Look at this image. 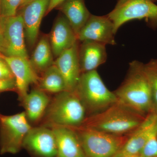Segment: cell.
I'll use <instances>...</instances> for the list:
<instances>
[{
    "mask_svg": "<svg viewBox=\"0 0 157 157\" xmlns=\"http://www.w3.org/2000/svg\"><path fill=\"white\" fill-rule=\"evenodd\" d=\"M25 112L12 115L0 113V154H16L32 128Z\"/></svg>",
    "mask_w": 157,
    "mask_h": 157,
    "instance_id": "6",
    "label": "cell"
},
{
    "mask_svg": "<svg viewBox=\"0 0 157 157\" xmlns=\"http://www.w3.org/2000/svg\"><path fill=\"white\" fill-rule=\"evenodd\" d=\"M114 93L118 101L146 117L153 112L151 90L144 64L133 61L129 64L126 77Z\"/></svg>",
    "mask_w": 157,
    "mask_h": 157,
    "instance_id": "1",
    "label": "cell"
},
{
    "mask_svg": "<svg viewBox=\"0 0 157 157\" xmlns=\"http://www.w3.org/2000/svg\"><path fill=\"white\" fill-rule=\"evenodd\" d=\"M23 148L33 157H56V140L52 129L45 126L32 127L25 138Z\"/></svg>",
    "mask_w": 157,
    "mask_h": 157,
    "instance_id": "9",
    "label": "cell"
},
{
    "mask_svg": "<svg viewBox=\"0 0 157 157\" xmlns=\"http://www.w3.org/2000/svg\"><path fill=\"white\" fill-rule=\"evenodd\" d=\"M53 131L56 140V157H85L78 137L70 127L54 126Z\"/></svg>",
    "mask_w": 157,
    "mask_h": 157,
    "instance_id": "17",
    "label": "cell"
},
{
    "mask_svg": "<svg viewBox=\"0 0 157 157\" xmlns=\"http://www.w3.org/2000/svg\"><path fill=\"white\" fill-rule=\"evenodd\" d=\"M78 42L62 52L56 58L54 64L62 74L67 91H74L81 75L78 60Z\"/></svg>",
    "mask_w": 157,
    "mask_h": 157,
    "instance_id": "13",
    "label": "cell"
},
{
    "mask_svg": "<svg viewBox=\"0 0 157 157\" xmlns=\"http://www.w3.org/2000/svg\"><path fill=\"white\" fill-rule=\"evenodd\" d=\"M30 63L37 73H43L53 64V55L51 47L49 37L42 36L37 42Z\"/></svg>",
    "mask_w": 157,
    "mask_h": 157,
    "instance_id": "20",
    "label": "cell"
},
{
    "mask_svg": "<svg viewBox=\"0 0 157 157\" xmlns=\"http://www.w3.org/2000/svg\"><path fill=\"white\" fill-rule=\"evenodd\" d=\"M46 93L36 89L32 90L21 101L29 122L36 123L44 116L50 102Z\"/></svg>",
    "mask_w": 157,
    "mask_h": 157,
    "instance_id": "19",
    "label": "cell"
},
{
    "mask_svg": "<svg viewBox=\"0 0 157 157\" xmlns=\"http://www.w3.org/2000/svg\"><path fill=\"white\" fill-rule=\"evenodd\" d=\"M0 21L2 26L0 53L5 56L29 59L21 15L19 14L13 17H0Z\"/></svg>",
    "mask_w": 157,
    "mask_h": 157,
    "instance_id": "7",
    "label": "cell"
},
{
    "mask_svg": "<svg viewBox=\"0 0 157 157\" xmlns=\"http://www.w3.org/2000/svg\"><path fill=\"white\" fill-rule=\"evenodd\" d=\"M145 118L118 101L101 112L86 117L81 126L108 134L129 135Z\"/></svg>",
    "mask_w": 157,
    "mask_h": 157,
    "instance_id": "2",
    "label": "cell"
},
{
    "mask_svg": "<svg viewBox=\"0 0 157 157\" xmlns=\"http://www.w3.org/2000/svg\"><path fill=\"white\" fill-rule=\"evenodd\" d=\"M22 0H0V17H10L17 14Z\"/></svg>",
    "mask_w": 157,
    "mask_h": 157,
    "instance_id": "24",
    "label": "cell"
},
{
    "mask_svg": "<svg viewBox=\"0 0 157 157\" xmlns=\"http://www.w3.org/2000/svg\"><path fill=\"white\" fill-rule=\"evenodd\" d=\"M129 0H118L117 4L115 8H118L123 5L125 3H126Z\"/></svg>",
    "mask_w": 157,
    "mask_h": 157,
    "instance_id": "28",
    "label": "cell"
},
{
    "mask_svg": "<svg viewBox=\"0 0 157 157\" xmlns=\"http://www.w3.org/2000/svg\"><path fill=\"white\" fill-rule=\"evenodd\" d=\"M43 125L76 127L86 117L85 108L75 91L56 94L50 101L44 116Z\"/></svg>",
    "mask_w": 157,
    "mask_h": 157,
    "instance_id": "3",
    "label": "cell"
},
{
    "mask_svg": "<svg viewBox=\"0 0 157 157\" xmlns=\"http://www.w3.org/2000/svg\"><path fill=\"white\" fill-rule=\"evenodd\" d=\"M0 79H15L14 76L8 63L0 53Z\"/></svg>",
    "mask_w": 157,
    "mask_h": 157,
    "instance_id": "25",
    "label": "cell"
},
{
    "mask_svg": "<svg viewBox=\"0 0 157 157\" xmlns=\"http://www.w3.org/2000/svg\"><path fill=\"white\" fill-rule=\"evenodd\" d=\"M2 56L8 63L13 73L17 88L16 92L18 94V99L21 102L29 93L30 86L38 85L40 77L32 67L29 59Z\"/></svg>",
    "mask_w": 157,
    "mask_h": 157,
    "instance_id": "12",
    "label": "cell"
},
{
    "mask_svg": "<svg viewBox=\"0 0 157 157\" xmlns=\"http://www.w3.org/2000/svg\"><path fill=\"white\" fill-rule=\"evenodd\" d=\"M65 1L66 0H50L46 14H48L54 9L57 8Z\"/></svg>",
    "mask_w": 157,
    "mask_h": 157,
    "instance_id": "27",
    "label": "cell"
},
{
    "mask_svg": "<svg viewBox=\"0 0 157 157\" xmlns=\"http://www.w3.org/2000/svg\"><path fill=\"white\" fill-rule=\"evenodd\" d=\"M151 1H152V2H155V0H151Z\"/></svg>",
    "mask_w": 157,
    "mask_h": 157,
    "instance_id": "32",
    "label": "cell"
},
{
    "mask_svg": "<svg viewBox=\"0 0 157 157\" xmlns=\"http://www.w3.org/2000/svg\"><path fill=\"white\" fill-rule=\"evenodd\" d=\"M144 70L151 90L153 112L157 114V59L144 64Z\"/></svg>",
    "mask_w": 157,
    "mask_h": 157,
    "instance_id": "22",
    "label": "cell"
},
{
    "mask_svg": "<svg viewBox=\"0 0 157 157\" xmlns=\"http://www.w3.org/2000/svg\"><path fill=\"white\" fill-rule=\"evenodd\" d=\"M155 2H157V0H155Z\"/></svg>",
    "mask_w": 157,
    "mask_h": 157,
    "instance_id": "33",
    "label": "cell"
},
{
    "mask_svg": "<svg viewBox=\"0 0 157 157\" xmlns=\"http://www.w3.org/2000/svg\"><path fill=\"white\" fill-rule=\"evenodd\" d=\"M68 127L76 133L85 157H114L129 135L108 134L81 125Z\"/></svg>",
    "mask_w": 157,
    "mask_h": 157,
    "instance_id": "5",
    "label": "cell"
},
{
    "mask_svg": "<svg viewBox=\"0 0 157 157\" xmlns=\"http://www.w3.org/2000/svg\"><path fill=\"white\" fill-rule=\"evenodd\" d=\"M49 39L53 56L56 58L78 42L76 34L64 15L56 18Z\"/></svg>",
    "mask_w": 157,
    "mask_h": 157,
    "instance_id": "14",
    "label": "cell"
},
{
    "mask_svg": "<svg viewBox=\"0 0 157 157\" xmlns=\"http://www.w3.org/2000/svg\"><path fill=\"white\" fill-rule=\"evenodd\" d=\"M57 8L67 19L76 36L91 14L84 0H66Z\"/></svg>",
    "mask_w": 157,
    "mask_h": 157,
    "instance_id": "18",
    "label": "cell"
},
{
    "mask_svg": "<svg viewBox=\"0 0 157 157\" xmlns=\"http://www.w3.org/2000/svg\"><path fill=\"white\" fill-rule=\"evenodd\" d=\"M78 45V57L81 74L97 70L106 62V45L92 41L82 42Z\"/></svg>",
    "mask_w": 157,
    "mask_h": 157,
    "instance_id": "16",
    "label": "cell"
},
{
    "mask_svg": "<svg viewBox=\"0 0 157 157\" xmlns=\"http://www.w3.org/2000/svg\"><path fill=\"white\" fill-rule=\"evenodd\" d=\"M37 85L38 89L46 93L57 94L67 91L64 79L54 64L42 73Z\"/></svg>",
    "mask_w": 157,
    "mask_h": 157,
    "instance_id": "21",
    "label": "cell"
},
{
    "mask_svg": "<svg viewBox=\"0 0 157 157\" xmlns=\"http://www.w3.org/2000/svg\"><path fill=\"white\" fill-rule=\"evenodd\" d=\"M50 0H33L21 9L26 42L33 48L38 41L42 18L48 10Z\"/></svg>",
    "mask_w": 157,
    "mask_h": 157,
    "instance_id": "11",
    "label": "cell"
},
{
    "mask_svg": "<svg viewBox=\"0 0 157 157\" xmlns=\"http://www.w3.org/2000/svg\"><path fill=\"white\" fill-rule=\"evenodd\" d=\"M11 91H17L15 79H0V93Z\"/></svg>",
    "mask_w": 157,
    "mask_h": 157,
    "instance_id": "26",
    "label": "cell"
},
{
    "mask_svg": "<svg viewBox=\"0 0 157 157\" xmlns=\"http://www.w3.org/2000/svg\"><path fill=\"white\" fill-rule=\"evenodd\" d=\"M32 1H33V0H22L21 5L19 9H20L21 8H22V7L25 6L28 3L30 2H31Z\"/></svg>",
    "mask_w": 157,
    "mask_h": 157,
    "instance_id": "29",
    "label": "cell"
},
{
    "mask_svg": "<svg viewBox=\"0 0 157 157\" xmlns=\"http://www.w3.org/2000/svg\"><path fill=\"white\" fill-rule=\"evenodd\" d=\"M157 117V114L155 113L147 116L142 122L129 134L126 142L114 157H125L140 153Z\"/></svg>",
    "mask_w": 157,
    "mask_h": 157,
    "instance_id": "15",
    "label": "cell"
},
{
    "mask_svg": "<svg viewBox=\"0 0 157 157\" xmlns=\"http://www.w3.org/2000/svg\"><path fill=\"white\" fill-rule=\"evenodd\" d=\"M125 157H144L140 153L137 154L132 155L128 156Z\"/></svg>",
    "mask_w": 157,
    "mask_h": 157,
    "instance_id": "30",
    "label": "cell"
},
{
    "mask_svg": "<svg viewBox=\"0 0 157 157\" xmlns=\"http://www.w3.org/2000/svg\"><path fill=\"white\" fill-rule=\"evenodd\" d=\"M115 34L113 23L107 15L100 16L91 14L77 35V39L78 42L92 41L105 45H115Z\"/></svg>",
    "mask_w": 157,
    "mask_h": 157,
    "instance_id": "10",
    "label": "cell"
},
{
    "mask_svg": "<svg viewBox=\"0 0 157 157\" xmlns=\"http://www.w3.org/2000/svg\"><path fill=\"white\" fill-rule=\"evenodd\" d=\"M140 154L144 157H157V117Z\"/></svg>",
    "mask_w": 157,
    "mask_h": 157,
    "instance_id": "23",
    "label": "cell"
},
{
    "mask_svg": "<svg viewBox=\"0 0 157 157\" xmlns=\"http://www.w3.org/2000/svg\"><path fill=\"white\" fill-rule=\"evenodd\" d=\"M107 16L113 23L115 33L124 24L132 20L145 19L152 28H157V5L151 0H129Z\"/></svg>",
    "mask_w": 157,
    "mask_h": 157,
    "instance_id": "8",
    "label": "cell"
},
{
    "mask_svg": "<svg viewBox=\"0 0 157 157\" xmlns=\"http://www.w3.org/2000/svg\"><path fill=\"white\" fill-rule=\"evenodd\" d=\"M74 91L85 108L86 117L118 102L115 94L107 88L97 70L81 74Z\"/></svg>",
    "mask_w": 157,
    "mask_h": 157,
    "instance_id": "4",
    "label": "cell"
},
{
    "mask_svg": "<svg viewBox=\"0 0 157 157\" xmlns=\"http://www.w3.org/2000/svg\"><path fill=\"white\" fill-rule=\"evenodd\" d=\"M2 24H1V21H0V38H1V35H2Z\"/></svg>",
    "mask_w": 157,
    "mask_h": 157,
    "instance_id": "31",
    "label": "cell"
}]
</instances>
